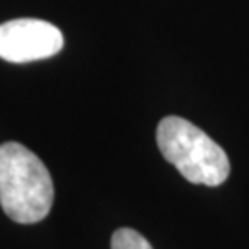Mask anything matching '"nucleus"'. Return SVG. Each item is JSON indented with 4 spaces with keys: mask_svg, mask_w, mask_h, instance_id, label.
<instances>
[{
    "mask_svg": "<svg viewBox=\"0 0 249 249\" xmlns=\"http://www.w3.org/2000/svg\"><path fill=\"white\" fill-rule=\"evenodd\" d=\"M111 249H153L151 244L144 238L141 232L129 227H122L113 232Z\"/></svg>",
    "mask_w": 249,
    "mask_h": 249,
    "instance_id": "obj_4",
    "label": "nucleus"
},
{
    "mask_svg": "<svg viewBox=\"0 0 249 249\" xmlns=\"http://www.w3.org/2000/svg\"><path fill=\"white\" fill-rule=\"evenodd\" d=\"M157 146L162 157L194 185L218 187L229 178L231 164L222 146L181 116H166L160 120Z\"/></svg>",
    "mask_w": 249,
    "mask_h": 249,
    "instance_id": "obj_2",
    "label": "nucleus"
},
{
    "mask_svg": "<svg viewBox=\"0 0 249 249\" xmlns=\"http://www.w3.org/2000/svg\"><path fill=\"white\" fill-rule=\"evenodd\" d=\"M53 203V181L43 160L18 142L0 144V205L17 223L45 220Z\"/></svg>",
    "mask_w": 249,
    "mask_h": 249,
    "instance_id": "obj_1",
    "label": "nucleus"
},
{
    "mask_svg": "<svg viewBox=\"0 0 249 249\" xmlns=\"http://www.w3.org/2000/svg\"><path fill=\"white\" fill-rule=\"evenodd\" d=\"M63 48V34L41 18H13L0 24V57L30 63L52 57Z\"/></svg>",
    "mask_w": 249,
    "mask_h": 249,
    "instance_id": "obj_3",
    "label": "nucleus"
}]
</instances>
